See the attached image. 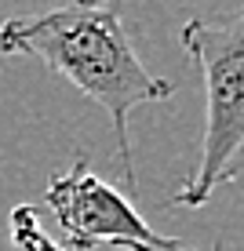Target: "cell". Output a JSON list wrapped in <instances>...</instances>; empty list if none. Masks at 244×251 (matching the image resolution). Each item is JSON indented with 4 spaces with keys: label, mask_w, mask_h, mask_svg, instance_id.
I'll return each mask as SVG.
<instances>
[{
    "label": "cell",
    "mask_w": 244,
    "mask_h": 251,
    "mask_svg": "<svg viewBox=\"0 0 244 251\" xmlns=\"http://www.w3.org/2000/svg\"><path fill=\"white\" fill-rule=\"evenodd\" d=\"M0 55L40 58L51 73H58L84 99H91L95 106L106 109L113 127H117L124 178L132 189H138L128 117L138 106L168 99L175 88H171V80L153 76L142 66L117 7L69 0V4L40 11V15L7 19L0 25Z\"/></svg>",
    "instance_id": "6da1fadb"
},
{
    "label": "cell",
    "mask_w": 244,
    "mask_h": 251,
    "mask_svg": "<svg viewBox=\"0 0 244 251\" xmlns=\"http://www.w3.org/2000/svg\"><path fill=\"white\" fill-rule=\"evenodd\" d=\"M7 229H11V248L15 251H62V244H55L51 233H44V226H40V207L37 204L11 207Z\"/></svg>",
    "instance_id": "277c9868"
},
{
    "label": "cell",
    "mask_w": 244,
    "mask_h": 251,
    "mask_svg": "<svg viewBox=\"0 0 244 251\" xmlns=\"http://www.w3.org/2000/svg\"><path fill=\"white\" fill-rule=\"evenodd\" d=\"M88 4H106V0H88Z\"/></svg>",
    "instance_id": "8992f818"
},
{
    "label": "cell",
    "mask_w": 244,
    "mask_h": 251,
    "mask_svg": "<svg viewBox=\"0 0 244 251\" xmlns=\"http://www.w3.org/2000/svg\"><path fill=\"white\" fill-rule=\"evenodd\" d=\"M48 211L55 215L62 240L73 251L95 248H153V251H179V240L161 237L142 222L128 197H120L109 182H102L88 164H73L69 171L55 175L44 193Z\"/></svg>",
    "instance_id": "3957f363"
},
{
    "label": "cell",
    "mask_w": 244,
    "mask_h": 251,
    "mask_svg": "<svg viewBox=\"0 0 244 251\" xmlns=\"http://www.w3.org/2000/svg\"><path fill=\"white\" fill-rule=\"evenodd\" d=\"M124 251H153V248H124ZM179 251H190V248H179Z\"/></svg>",
    "instance_id": "5b68a950"
},
{
    "label": "cell",
    "mask_w": 244,
    "mask_h": 251,
    "mask_svg": "<svg viewBox=\"0 0 244 251\" xmlns=\"http://www.w3.org/2000/svg\"><path fill=\"white\" fill-rule=\"evenodd\" d=\"M179 40L204 76V138L200 164L175 204L200 207L219 186L233 182L244 153V4L219 19H190Z\"/></svg>",
    "instance_id": "7a4b0ae2"
}]
</instances>
